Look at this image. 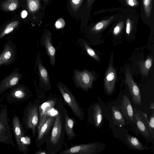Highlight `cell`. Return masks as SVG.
<instances>
[{
    "label": "cell",
    "mask_w": 154,
    "mask_h": 154,
    "mask_svg": "<svg viewBox=\"0 0 154 154\" xmlns=\"http://www.w3.org/2000/svg\"><path fill=\"white\" fill-rule=\"evenodd\" d=\"M116 23L113 30L112 33L114 35H119L123 29L125 24V19L124 15L117 20Z\"/></svg>",
    "instance_id": "f546056e"
},
{
    "label": "cell",
    "mask_w": 154,
    "mask_h": 154,
    "mask_svg": "<svg viewBox=\"0 0 154 154\" xmlns=\"http://www.w3.org/2000/svg\"><path fill=\"white\" fill-rule=\"evenodd\" d=\"M19 21L14 20L8 23L0 29V40L14 31L18 26Z\"/></svg>",
    "instance_id": "7402d4cb"
},
{
    "label": "cell",
    "mask_w": 154,
    "mask_h": 154,
    "mask_svg": "<svg viewBox=\"0 0 154 154\" xmlns=\"http://www.w3.org/2000/svg\"><path fill=\"white\" fill-rule=\"evenodd\" d=\"M64 117L65 130L67 135V139L68 140H72L76 136V134L73 130L75 120L69 117L65 109L64 110Z\"/></svg>",
    "instance_id": "ac0fdd59"
},
{
    "label": "cell",
    "mask_w": 154,
    "mask_h": 154,
    "mask_svg": "<svg viewBox=\"0 0 154 154\" xmlns=\"http://www.w3.org/2000/svg\"><path fill=\"white\" fill-rule=\"evenodd\" d=\"M154 0H141L140 17L147 23L154 21Z\"/></svg>",
    "instance_id": "8fae6325"
},
{
    "label": "cell",
    "mask_w": 154,
    "mask_h": 154,
    "mask_svg": "<svg viewBox=\"0 0 154 154\" xmlns=\"http://www.w3.org/2000/svg\"><path fill=\"white\" fill-rule=\"evenodd\" d=\"M16 45L11 40L5 44L0 53V67L2 66H8L13 63L17 57Z\"/></svg>",
    "instance_id": "9c48e42d"
},
{
    "label": "cell",
    "mask_w": 154,
    "mask_h": 154,
    "mask_svg": "<svg viewBox=\"0 0 154 154\" xmlns=\"http://www.w3.org/2000/svg\"><path fill=\"white\" fill-rule=\"evenodd\" d=\"M126 137L129 145L135 149L140 151L149 149L147 146H144L136 137L129 134L127 135Z\"/></svg>",
    "instance_id": "603a6c76"
},
{
    "label": "cell",
    "mask_w": 154,
    "mask_h": 154,
    "mask_svg": "<svg viewBox=\"0 0 154 154\" xmlns=\"http://www.w3.org/2000/svg\"><path fill=\"white\" fill-rule=\"evenodd\" d=\"M112 117L115 125L122 127L125 125L124 117L122 113L121 109L117 106L112 107Z\"/></svg>",
    "instance_id": "d6986e66"
},
{
    "label": "cell",
    "mask_w": 154,
    "mask_h": 154,
    "mask_svg": "<svg viewBox=\"0 0 154 154\" xmlns=\"http://www.w3.org/2000/svg\"><path fill=\"white\" fill-rule=\"evenodd\" d=\"M122 14H115L105 17V19L97 22L92 27L91 31L94 33L100 32L113 22L116 21L123 16Z\"/></svg>",
    "instance_id": "2e32d148"
},
{
    "label": "cell",
    "mask_w": 154,
    "mask_h": 154,
    "mask_svg": "<svg viewBox=\"0 0 154 154\" xmlns=\"http://www.w3.org/2000/svg\"><path fill=\"white\" fill-rule=\"evenodd\" d=\"M12 126L19 151L24 154H27L29 145L31 144V139L26 134L22 122L16 115L13 117Z\"/></svg>",
    "instance_id": "277c9868"
},
{
    "label": "cell",
    "mask_w": 154,
    "mask_h": 154,
    "mask_svg": "<svg viewBox=\"0 0 154 154\" xmlns=\"http://www.w3.org/2000/svg\"><path fill=\"white\" fill-rule=\"evenodd\" d=\"M120 109L124 118L129 122L135 123L133 108L129 98L126 95L123 97Z\"/></svg>",
    "instance_id": "9a60e30c"
},
{
    "label": "cell",
    "mask_w": 154,
    "mask_h": 154,
    "mask_svg": "<svg viewBox=\"0 0 154 154\" xmlns=\"http://www.w3.org/2000/svg\"><path fill=\"white\" fill-rule=\"evenodd\" d=\"M116 78V70L111 64L108 67L104 78L105 87L109 94L113 92Z\"/></svg>",
    "instance_id": "5bb4252c"
},
{
    "label": "cell",
    "mask_w": 154,
    "mask_h": 154,
    "mask_svg": "<svg viewBox=\"0 0 154 154\" xmlns=\"http://www.w3.org/2000/svg\"><path fill=\"white\" fill-rule=\"evenodd\" d=\"M125 78L126 84L128 87L134 103L140 106L142 103L140 89L134 82L128 68L126 70Z\"/></svg>",
    "instance_id": "4fadbf2b"
},
{
    "label": "cell",
    "mask_w": 154,
    "mask_h": 154,
    "mask_svg": "<svg viewBox=\"0 0 154 154\" xmlns=\"http://www.w3.org/2000/svg\"><path fill=\"white\" fill-rule=\"evenodd\" d=\"M38 72L41 80L43 83L48 85L50 81L47 70L40 62H38Z\"/></svg>",
    "instance_id": "4316f807"
},
{
    "label": "cell",
    "mask_w": 154,
    "mask_h": 154,
    "mask_svg": "<svg viewBox=\"0 0 154 154\" xmlns=\"http://www.w3.org/2000/svg\"><path fill=\"white\" fill-rule=\"evenodd\" d=\"M83 0H70L72 8L74 12L76 11L81 6Z\"/></svg>",
    "instance_id": "1f68e13d"
},
{
    "label": "cell",
    "mask_w": 154,
    "mask_h": 154,
    "mask_svg": "<svg viewBox=\"0 0 154 154\" xmlns=\"http://www.w3.org/2000/svg\"><path fill=\"white\" fill-rule=\"evenodd\" d=\"M47 152L45 151L39 150L36 152L35 154H46Z\"/></svg>",
    "instance_id": "d590c367"
},
{
    "label": "cell",
    "mask_w": 154,
    "mask_h": 154,
    "mask_svg": "<svg viewBox=\"0 0 154 154\" xmlns=\"http://www.w3.org/2000/svg\"><path fill=\"white\" fill-rule=\"evenodd\" d=\"M64 112V110L62 111L61 108L57 110L49 142L47 143L48 153L54 154V153H56L57 149H59L63 141L65 132Z\"/></svg>",
    "instance_id": "6da1fadb"
},
{
    "label": "cell",
    "mask_w": 154,
    "mask_h": 154,
    "mask_svg": "<svg viewBox=\"0 0 154 154\" xmlns=\"http://www.w3.org/2000/svg\"><path fill=\"white\" fill-rule=\"evenodd\" d=\"M27 14V13L26 11H23L21 13V16L23 18L26 17Z\"/></svg>",
    "instance_id": "e575fe53"
},
{
    "label": "cell",
    "mask_w": 154,
    "mask_h": 154,
    "mask_svg": "<svg viewBox=\"0 0 154 154\" xmlns=\"http://www.w3.org/2000/svg\"><path fill=\"white\" fill-rule=\"evenodd\" d=\"M20 69L16 68L12 72L0 82V95L6 90L19 84L23 74L19 72Z\"/></svg>",
    "instance_id": "30bf717a"
},
{
    "label": "cell",
    "mask_w": 154,
    "mask_h": 154,
    "mask_svg": "<svg viewBox=\"0 0 154 154\" xmlns=\"http://www.w3.org/2000/svg\"><path fill=\"white\" fill-rule=\"evenodd\" d=\"M134 118L137 130L140 132L144 137H149L151 134L143 120L139 110L137 111L136 109L134 108Z\"/></svg>",
    "instance_id": "e0dca14e"
},
{
    "label": "cell",
    "mask_w": 154,
    "mask_h": 154,
    "mask_svg": "<svg viewBox=\"0 0 154 154\" xmlns=\"http://www.w3.org/2000/svg\"><path fill=\"white\" fill-rule=\"evenodd\" d=\"M65 25V22L64 20L61 18L58 19L55 23V26L57 29L63 28Z\"/></svg>",
    "instance_id": "d6a6232c"
},
{
    "label": "cell",
    "mask_w": 154,
    "mask_h": 154,
    "mask_svg": "<svg viewBox=\"0 0 154 154\" xmlns=\"http://www.w3.org/2000/svg\"><path fill=\"white\" fill-rule=\"evenodd\" d=\"M58 88L66 103L70 108L75 116L81 121L84 118L83 109L77 102L74 96L68 88L62 83L57 85Z\"/></svg>",
    "instance_id": "52a82bcc"
},
{
    "label": "cell",
    "mask_w": 154,
    "mask_h": 154,
    "mask_svg": "<svg viewBox=\"0 0 154 154\" xmlns=\"http://www.w3.org/2000/svg\"><path fill=\"white\" fill-rule=\"evenodd\" d=\"M39 103L38 100L29 102L25 106L22 119V123L26 131L31 130L33 137L37 133L38 123Z\"/></svg>",
    "instance_id": "7a4b0ae2"
},
{
    "label": "cell",
    "mask_w": 154,
    "mask_h": 154,
    "mask_svg": "<svg viewBox=\"0 0 154 154\" xmlns=\"http://www.w3.org/2000/svg\"><path fill=\"white\" fill-rule=\"evenodd\" d=\"M76 83L79 87L86 90L91 88L94 80L93 74L86 70L75 71V73Z\"/></svg>",
    "instance_id": "7c38bea8"
},
{
    "label": "cell",
    "mask_w": 154,
    "mask_h": 154,
    "mask_svg": "<svg viewBox=\"0 0 154 154\" xmlns=\"http://www.w3.org/2000/svg\"><path fill=\"white\" fill-rule=\"evenodd\" d=\"M44 0L45 1H48V0Z\"/></svg>",
    "instance_id": "74e56055"
},
{
    "label": "cell",
    "mask_w": 154,
    "mask_h": 154,
    "mask_svg": "<svg viewBox=\"0 0 154 154\" xmlns=\"http://www.w3.org/2000/svg\"><path fill=\"white\" fill-rule=\"evenodd\" d=\"M84 45L88 55L96 60L99 61V58L94 50L86 43H84Z\"/></svg>",
    "instance_id": "4dcf8cb0"
},
{
    "label": "cell",
    "mask_w": 154,
    "mask_h": 154,
    "mask_svg": "<svg viewBox=\"0 0 154 154\" xmlns=\"http://www.w3.org/2000/svg\"><path fill=\"white\" fill-rule=\"evenodd\" d=\"M149 108L152 110H154V103L153 102H152L150 104Z\"/></svg>",
    "instance_id": "8d00e7d4"
},
{
    "label": "cell",
    "mask_w": 154,
    "mask_h": 154,
    "mask_svg": "<svg viewBox=\"0 0 154 154\" xmlns=\"http://www.w3.org/2000/svg\"><path fill=\"white\" fill-rule=\"evenodd\" d=\"M92 117L94 125L96 127H99L103 120L101 109L99 104H95L93 106Z\"/></svg>",
    "instance_id": "44dd1931"
},
{
    "label": "cell",
    "mask_w": 154,
    "mask_h": 154,
    "mask_svg": "<svg viewBox=\"0 0 154 154\" xmlns=\"http://www.w3.org/2000/svg\"><path fill=\"white\" fill-rule=\"evenodd\" d=\"M106 145L98 142L76 145L60 152V154H94L101 152Z\"/></svg>",
    "instance_id": "ba28073f"
},
{
    "label": "cell",
    "mask_w": 154,
    "mask_h": 154,
    "mask_svg": "<svg viewBox=\"0 0 154 154\" xmlns=\"http://www.w3.org/2000/svg\"><path fill=\"white\" fill-rule=\"evenodd\" d=\"M26 3L27 9L30 13H35L40 8L39 0H27Z\"/></svg>",
    "instance_id": "83f0119b"
},
{
    "label": "cell",
    "mask_w": 154,
    "mask_h": 154,
    "mask_svg": "<svg viewBox=\"0 0 154 154\" xmlns=\"http://www.w3.org/2000/svg\"><path fill=\"white\" fill-rule=\"evenodd\" d=\"M152 58L149 57L145 61L141 60L138 63L140 69L142 74L144 75H147L152 66Z\"/></svg>",
    "instance_id": "d4e9b609"
},
{
    "label": "cell",
    "mask_w": 154,
    "mask_h": 154,
    "mask_svg": "<svg viewBox=\"0 0 154 154\" xmlns=\"http://www.w3.org/2000/svg\"><path fill=\"white\" fill-rule=\"evenodd\" d=\"M19 5L18 0H6L2 4L1 7L4 11H11L15 10Z\"/></svg>",
    "instance_id": "484cf974"
},
{
    "label": "cell",
    "mask_w": 154,
    "mask_h": 154,
    "mask_svg": "<svg viewBox=\"0 0 154 154\" xmlns=\"http://www.w3.org/2000/svg\"><path fill=\"white\" fill-rule=\"evenodd\" d=\"M31 96V91L27 87L18 84L11 88L5 97L9 104H20L29 99Z\"/></svg>",
    "instance_id": "8992f818"
},
{
    "label": "cell",
    "mask_w": 154,
    "mask_h": 154,
    "mask_svg": "<svg viewBox=\"0 0 154 154\" xmlns=\"http://www.w3.org/2000/svg\"><path fill=\"white\" fill-rule=\"evenodd\" d=\"M140 112L142 116L143 120L149 130L152 137L154 138V110H152V113L151 115L149 121L148 120L146 113L140 111Z\"/></svg>",
    "instance_id": "cb8c5ba5"
},
{
    "label": "cell",
    "mask_w": 154,
    "mask_h": 154,
    "mask_svg": "<svg viewBox=\"0 0 154 154\" xmlns=\"http://www.w3.org/2000/svg\"><path fill=\"white\" fill-rule=\"evenodd\" d=\"M11 126L7 106L1 104L0 105V144L4 143L16 147L12 139Z\"/></svg>",
    "instance_id": "5b68a950"
},
{
    "label": "cell",
    "mask_w": 154,
    "mask_h": 154,
    "mask_svg": "<svg viewBox=\"0 0 154 154\" xmlns=\"http://www.w3.org/2000/svg\"><path fill=\"white\" fill-rule=\"evenodd\" d=\"M51 109L39 113V120L37 128V135L35 138L36 146L38 148L47 141L51 130L55 116L51 114Z\"/></svg>",
    "instance_id": "3957f363"
},
{
    "label": "cell",
    "mask_w": 154,
    "mask_h": 154,
    "mask_svg": "<svg viewBox=\"0 0 154 154\" xmlns=\"http://www.w3.org/2000/svg\"><path fill=\"white\" fill-rule=\"evenodd\" d=\"M95 0H87V7L88 10L91 8Z\"/></svg>",
    "instance_id": "836d02e7"
},
{
    "label": "cell",
    "mask_w": 154,
    "mask_h": 154,
    "mask_svg": "<svg viewBox=\"0 0 154 154\" xmlns=\"http://www.w3.org/2000/svg\"><path fill=\"white\" fill-rule=\"evenodd\" d=\"M44 44L47 53L50 57L51 63V65L54 66L55 63V50L52 45L50 34L45 36Z\"/></svg>",
    "instance_id": "ffe728a7"
},
{
    "label": "cell",
    "mask_w": 154,
    "mask_h": 154,
    "mask_svg": "<svg viewBox=\"0 0 154 154\" xmlns=\"http://www.w3.org/2000/svg\"><path fill=\"white\" fill-rule=\"evenodd\" d=\"M120 2L124 5L131 9L136 11L140 5L141 0H119Z\"/></svg>",
    "instance_id": "f1b7e54d"
}]
</instances>
